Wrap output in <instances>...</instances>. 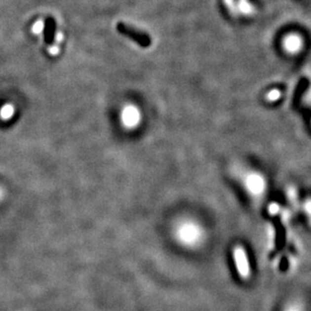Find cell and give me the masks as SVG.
<instances>
[{
    "mask_svg": "<svg viewBox=\"0 0 311 311\" xmlns=\"http://www.w3.org/2000/svg\"><path fill=\"white\" fill-rule=\"evenodd\" d=\"M243 183L248 192L254 197H261L266 191L267 183L265 178L258 172H251L247 174L244 177Z\"/></svg>",
    "mask_w": 311,
    "mask_h": 311,
    "instance_id": "cell-1",
    "label": "cell"
},
{
    "mask_svg": "<svg viewBox=\"0 0 311 311\" xmlns=\"http://www.w3.org/2000/svg\"><path fill=\"white\" fill-rule=\"evenodd\" d=\"M233 256L238 275L242 279H248L251 275V268L247 252L242 247L238 246L233 249Z\"/></svg>",
    "mask_w": 311,
    "mask_h": 311,
    "instance_id": "cell-2",
    "label": "cell"
},
{
    "mask_svg": "<svg viewBox=\"0 0 311 311\" xmlns=\"http://www.w3.org/2000/svg\"><path fill=\"white\" fill-rule=\"evenodd\" d=\"M117 31L121 35L131 39L132 40H135L137 43L140 44V46H142L144 48L150 47V44H151L150 37L147 34L140 32V31L136 30L135 28H132L131 26H128V25L124 24V22H118Z\"/></svg>",
    "mask_w": 311,
    "mask_h": 311,
    "instance_id": "cell-3",
    "label": "cell"
},
{
    "mask_svg": "<svg viewBox=\"0 0 311 311\" xmlns=\"http://www.w3.org/2000/svg\"><path fill=\"white\" fill-rule=\"evenodd\" d=\"M141 111L135 105H125L120 113V120L124 127L135 128L141 122Z\"/></svg>",
    "mask_w": 311,
    "mask_h": 311,
    "instance_id": "cell-4",
    "label": "cell"
},
{
    "mask_svg": "<svg viewBox=\"0 0 311 311\" xmlns=\"http://www.w3.org/2000/svg\"><path fill=\"white\" fill-rule=\"evenodd\" d=\"M178 233L185 242L191 243L198 242L202 237V230L193 222H185L180 227Z\"/></svg>",
    "mask_w": 311,
    "mask_h": 311,
    "instance_id": "cell-5",
    "label": "cell"
},
{
    "mask_svg": "<svg viewBox=\"0 0 311 311\" xmlns=\"http://www.w3.org/2000/svg\"><path fill=\"white\" fill-rule=\"evenodd\" d=\"M55 33H56V22L53 17H49L46 21V26H44V40L47 43L53 44V40L55 39Z\"/></svg>",
    "mask_w": 311,
    "mask_h": 311,
    "instance_id": "cell-6",
    "label": "cell"
},
{
    "mask_svg": "<svg viewBox=\"0 0 311 311\" xmlns=\"http://www.w3.org/2000/svg\"><path fill=\"white\" fill-rule=\"evenodd\" d=\"M236 4L240 14H243L246 16H252L257 12L256 7L249 1V0H237Z\"/></svg>",
    "mask_w": 311,
    "mask_h": 311,
    "instance_id": "cell-7",
    "label": "cell"
},
{
    "mask_svg": "<svg viewBox=\"0 0 311 311\" xmlns=\"http://www.w3.org/2000/svg\"><path fill=\"white\" fill-rule=\"evenodd\" d=\"M14 106L10 103L4 104L1 108H0V118L2 120H8L12 118L14 115Z\"/></svg>",
    "mask_w": 311,
    "mask_h": 311,
    "instance_id": "cell-8",
    "label": "cell"
},
{
    "mask_svg": "<svg viewBox=\"0 0 311 311\" xmlns=\"http://www.w3.org/2000/svg\"><path fill=\"white\" fill-rule=\"evenodd\" d=\"M224 2L227 6V8L229 9L230 13L234 16V17H237L240 13L238 11V8H237V4H236V1L235 0H224Z\"/></svg>",
    "mask_w": 311,
    "mask_h": 311,
    "instance_id": "cell-9",
    "label": "cell"
},
{
    "mask_svg": "<svg viewBox=\"0 0 311 311\" xmlns=\"http://www.w3.org/2000/svg\"><path fill=\"white\" fill-rule=\"evenodd\" d=\"M283 311H304V307L301 302L299 301H293L288 303Z\"/></svg>",
    "mask_w": 311,
    "mask_h": 311,
    "instance_id": "cell-10",
    "label": "cell"
},
{
    "mask_svg": "<svg viewBox=\"0 0 311 311\" xmlns=\"http://www.w3.org/2000/svg\"><path fill=\"white\" fill-rule=\"evenodd\" d=\"M280 97H281V92L279 90H276V89H274V90L270 91L266 96L267 100L270 101V102H275V101L279 100Z\"/></svg>",
    "mask_w": 311,
    "mask_h": 311,
    "instance_id": "cell-11",
    "label": "cell"
},
{
    "mask_svg": "<svg viewBox=\"0 0 311 311\" xmlns=\"http://www.w3.org/2000/svg\"><path fill=\"white\" fill-rule=\"evenodd\" d=\"M304 209H305V212L307 213V215L309 217V220L311 221V200H308V201L305 202Z\"/></svg>",
    "mask_w": 311,
    "mask_h": 311,
    "instance_id": "cell-12",
    "label": "cell"
},
{
    "mask_svg": "<svg viewBox=\"0 0 311 311\" xmlns=\"http://www.w3.org/2000/svg\"><path fill=\"white\" fill-rule=\"evenodd\" d=\"M269 210H270V213H271V214H276V213L279 212L280 206H279L277 203H272V204L269 206Z\"/></svg>",
    "mask_w": 311,
    "mask_h": 311,
    "instance_id": "cell-13",
    "label": "cell"
},
{
    "mask_svg": "<svg viewBox=\"0 0 311 311\" xmlns=\"http://www.w3.org/2000/svg\"><path fill=\"white\" fill-rule=\"evenodd\" d=\"M34 31H35V32H40V31H41V27H40L39 22L37 25V28H34Z\"/></svg>",
    "mask_w": 311,
    "mask_h": 311,
    "instance_id": "cell-14",
    "label": "cell"
},
{
    "mask_svg": "<svg viewBox=\"0 0 311 311\" xmlns=\"http://www.w3.org/2000/svg\"><path fill=\"white\" fill-rule=\"evenodd\" d=\"M3 196H4V192L1 188H0V201H1V200L3 199Z\"/></svg>",
    "mask_w": 311,
    "mask_h": 311,
    "instance_id": "cell-15",
    "label": "cell"
},
{
    "mask_svg": "<svg viewBox=\"0 0 311 311\" xmlns=\"http://www.w3.org/2000/svg\"><path fill=\"white\" fill-rule=\"evenodd\" d=\"M309 98L311 99V91H310V93H309Z\"/></svg>",
    "mask_w": 311,
    "mask_h": 311,
    "instance_id": "cell-16",
    "label": "cell"
}]
</instances>
